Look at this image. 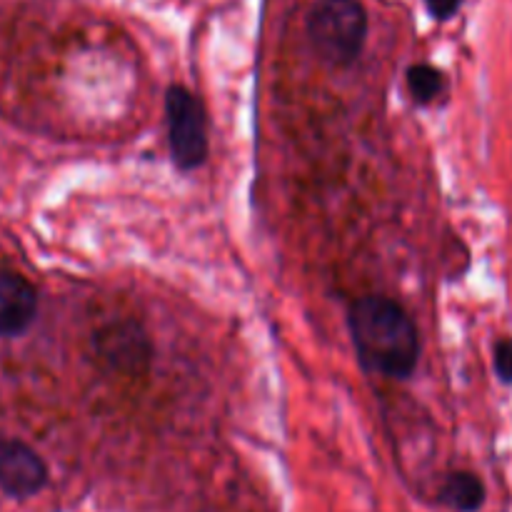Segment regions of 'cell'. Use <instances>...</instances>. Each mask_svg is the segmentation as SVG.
I'll return each instance as SVG.
<instances>
[{"instance_id":"7a4b0ae2","label":"cell","mask_w":512,"mask_h":512,"mask_svg":"<svg viewBox=\"0 0 512 512\" xmlns=\"http://www.w3.org/2000/svg\"><path fill=\"white\" fill-rule=\"evenodd\" d=\"M368 10L360 0H315L305 18V35L320 60L348 68L368 43Z\"/></svg>"},{"instance_id":"6da1fadb","label":"cell","mask_w":512,"mask_h":512,"mask_svg":"<svg viewBox=\"0 0 512 512\" xmlns=\"http://www.w3.org/2000/svg\"><path fill=\"white\" fill-rule=\"evenodd\" d=\"M355 353L368 370L388 378H410L420 358L418 328L395 300L368 295L350 308Z\"/></svg>"},{"instance_id":"ba28073f","label":"cell","mask_w":512,"mask_h":512,"mask_svg":"<svg viewBox=\"0 0 512 512\" xmlns=\"http://www.w3.org/2000/svg\"><path fill=\"white\" fill-rule=\"evenodd\" d=\"M408 88H410V95H413L415 103L428 105V103H433L440 93H443L445 78L438 68H433V65H428V63H420V65H413V68L408 70Z\"/></svg>"},{"instance_id":"277c9868","label":"cell","mask_w":512,"mask_h":512,"mask_svg":"<svg viewBox=\"0 0 512 512\" xmlns=\"http://www.w3.org/2000/svg\"><path fill=\"white\" fill-rule=\"evenodd\" d=\"M95 350H98L100 360L110 370L128 375H138L148 370L150 355H153L148 335L133 320L110 323L108 328L100 330L95 335Z\"/></svg>"},{"instance_id":"9c48e42d","label":"cell","mask_w":512,"mask_h":512,"mask_svg":"<svg viewBox=\"0 0 512 512\" xmlns=\"http://www.w3.org/2000/svg\"><path fill=\"white\" fill-rule=\"evenodd\" d=\"M495 373L505 385H512V340L503 338L495 345Z\"/></svg>"},{"instance_id":"8992f818","label":"cell","mask_w":512,"mask_h":512,"mask_svg":"<svg viewBox=\"0 0 512 512\" xmlns=\"http://www.w3.org/2000/svg\"><path fill=\"white\" fill-rule=\"evenodd\" d=\"M38 313V293L23 275L0 270V335H20Z\"/></svg>"},{"instance_id":"3957f363","label":"cell","mask_w":512,"mask_h":512,"mask_svg":"<svg viewBox=\"0 0 512 512\" xmlns=\"http://www.w3.org/2000/svg\"><path fill=\"white\" fill-rule=\"evenodd\" d=\"M170 153L180 170H195L208 158V115L198 95L183 85H170L165 95Z\"/></svg>"},{"instance_id":"5b68a950","label":"cell","mask_w":512,"mask_h":512,"mask_svg":"<svg viewBox=\"0 0 512 512\" xmlns=\"http://www.w3.org/2000/svg\"><path fill=\"white\" fill-rule=\"evenodd\" d=\"M48 483L43 458L20 440L0 443V490L10 498H33Z\"/></svg>"},{"instance_id":"52a82bcc","label":"cell","mask_w":512,"mask_h":512,"mask_svg":"<svg viewBox=\"0 0 512 512\" xmlns=\"http://www.w3.org/2000/svg\"><path fill=\"white\" fill-rule=\"evenodd\" d=\"M440 500L458 512H478L485 503V485L475 473L460 470V473L448 475L440 490Z\"/></svg>"},{"instance_id":"30bf717a","label":"cell","mask_w":512,"mask_h":512,"mask_svg":"<svg viewBox=\"0 0 512 512\" xmlns=\"http://www.w3.org/2000/svg\"><path fill=\"white\" fill-rule=\"evenodd\" d=\"M425 3H428L430 13H433L435 18L448 20L450 15L458 13V8H460V3H463V0H425Z\"/></svg>"}]
</instances>
